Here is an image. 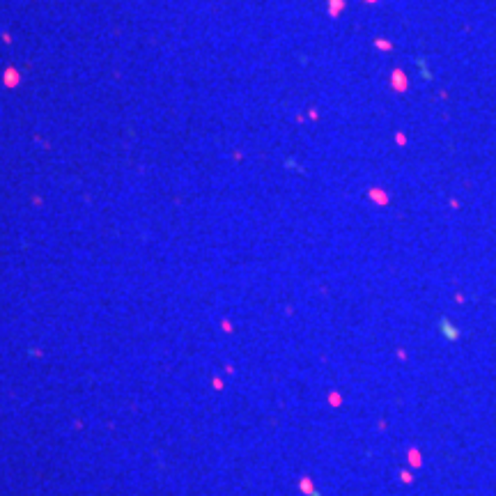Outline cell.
Listing matches in <instances>:
<instances>
[{
	"label": "cell",
	"mask_w": 496,
	"mask_h": 496,
	"mask_svg": "<svg viewBox=\"0 0 496 496\" xmlns=\"http://www.w3.org/2000/svg\"><path fill=\"white\" fill-rule=\"evenodd\" d=\"M3 81H5V85H7L9 90H14V87L21 83V71L14 69V67H9V69H5V74H3Z\"/></svg>",
	"instance_id": "obj_1"
}]
</instances>
